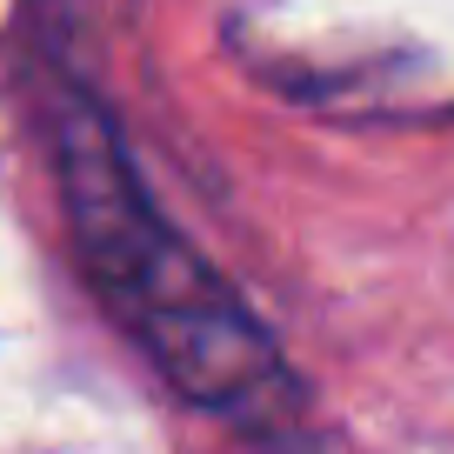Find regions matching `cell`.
<instances>
[{"mask_svg":"<svg viewBox=\"0 0 454 454\" xmlns=\"http://www.w3.org/2000/svg\"><path fill=\"white\" fill-rule=\"evenodd\" d=\"M54 174L74 221V247H81L100 301L154 355V368L194 408L234 427L268 434L274 421H287L294 374H287L281 348L241 308V294L207 268V254L154 207L128 141L94 94H60Z\"/></svg>","mask_w":454,"mask_h":454,"instance_id":"1","label":"cell"}]
</instances>
